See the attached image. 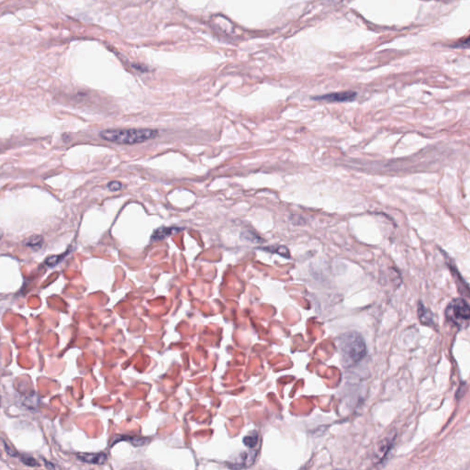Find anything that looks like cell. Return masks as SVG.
I'll return each instance as SVG.
<instances>
[{"instance_id":"obj_1","label":"cell","mask_w":470,"mask_h":470,"mask_svg":"<svg viewBox=\"0 0 470 470\" xmlns=\"http://www.w3.org/2000/svg\"><path fill=\"white\" fill-rule=\"evenodd\" d=\"M337 348L343 366L348 367L356 365L366 355L365 341L356 332H348L337 339Z\"/></svg>"},{"instance_id":"obj_2","label":"cell","mask_w":470,"mask_h":470,"mask_svg":"<svg viewBox=\"0 0 470 470\" xmlns=\"http://www.w3.org/2000/svg\"><path fill=\"white\" fill-rule=\"evenodd\" d=\"M159 134L154 129H111L99 132L103 140L118 145H135L156 138Z\"/></svg>"},{"instance_id":"obj_3","label":"cell","mask_w":470,"mask_h":470,"mask_svg":"<svg viewBox=\"0 0 470 470\" xmlns=\"http://www.w3.org/2000/svg\"><path fill=\"white\" fill-rule=\"evenodd\" d=\"M445 316L455 325L459 328H466L469 322V305L461 298L453 299L445 310Z\"/></svg>"},{"instance_id":"obj_4","label":"cell","mask_w":470,"mask_h":470,"mask_svg":"<svg viewBox=\"0 0 470 470\" xmlns=\"http://www.w3.org/2000/svg\"><path fill=\"white\" fill-rule=\"evenodd\" d=\"M357 93L355 91H343V92L330 93L321 96L312 97L314 100H321L327 102H351L356 99Z\"/></svg>"},{"instance_id":"obj_5","label":"cell","mask_w":470,"mask_h":470,"mask_svg":"<svg viewBox=\"0 0 470 470\" xmlns=\"http://www.w3.org/2000/svg\"><path fill=\"white\" fill-rule=\"evenodd\" d=\"M77 458L85 463L93 465H103L107 461V455L104 453L97 454H79Z\"/></svg>"},{"instance_id":"obj_6","label":"cell","mask_w":470,"mask_h":470,"mask_svg":"<svg viewBox=\"0 0 470 470\" xmlns=\"http://www.w3.org/2000/svg\"><path fill=\"white\" fill-rule=\"evenodd\" d=\"M418 314H419L420 321H421L422 324L428 326L434 325V316H433L432 312L422 303H419Z\"/></svg>"},{"instance_id":"obj_7","label":"cell","mask_w":470,"mask_h":470,"mask_svg":"<svg viewBox=\"0 0 470 470\" xmlns=\"http://www.w3.org/2000/svg\"><path fill=\"white\" fill-rule=\"evenodd\" d=\"M181 229L179 228H168V227H162V228H159L154 232L153 236H152V239L153 240H163L165 238L168 237L170 236L172 234L174 233H178L180 231Z\"/></svg>"},{"instance_id":"obj_8","label":"cell","mask_w":470,"mask_h":470,"mask_svg":"<svg viewBox=\"0 0 470 470\" xmlns=\"http://www.w3.org/2000/svg\"><path fill=\"white\" fill-rule=\"evenodd\" d=\"M263 250L268 251V252H270L272 254H277V255H281L285 258H290V250L287 248L286 246H269L267 248H263Z\"/></svg>"},{"instance_id":"obj_9","label":"cell","mask_w":470,"mask_h":470,"mask_svg":"<svg viewBox=\"0 0 470 470\" xmlns=\"http://www.w3.org/2000/svg\"><path fill=\"white\" fill-rule=\"evenodd\" d=\"M258 442H259V436L256 432H254L251 435H246V437L243 438V444L251 449L255 448Z\"/></svg>"},{"instance_id":"obj_10","label":"cell","mask_w":470,"mask_h":470,"mask_svg":"<svg viewBox=\"0 0 470 470\" xmlns=\"http://www.w3.org/2000/svg\"><path fill=\"white\" fill-rule=\"evenodd\" d=\"M120 439H126L128 442H131L133 445H136V446H141L149 442L146 438H138V437H130V436H122L120 437Z\"/></svg>"},{"instance_id":"obj_11","label":"cell","mask_w":470,"mask_h":470,"mask_svg":"<svg viewBox=\"0 0 470 470\" xmlns=\"http://www.w3.org/2000/svg\"><path fill=\"white\" fill-rule=\"evenodd\" d=\"M390 441H391V440H390ZM390 441H389V440L383 441V442H381L380 444H379V446L378 447V454L380 455V456H378L379 458L385 457V455H386V454L389 452V450L391 449L390 448V447H391V445H390Z\"/></svg>"},{"instance_id":"obj_12","label":"cell","mask_w":470,"mask_h":470,"mask_svg":"<svg viewBox=\"0 0 470 470\" xmlns=\"http://www.w3.org/2000/svg\"><path fill=\"white\" fill-rule=\"evenodd\" d=\"M43 241H44V239L40 235H34V236L28 239V241L26 242V246H31V247L40 246Z\"/></svg>"},{"instance_id":"obj_13","label":"cell","mask_w":470,"mask_h":470,"mask_svg":"<svg viewBox=\"0 0 470 470\" xmlns=\"http://www.w3.org/2000/svg\"><path fill=\"white\" fill-rule=\"evenodd\" d=\"M19 459H21V461H22V463L24 464V465H26V466H39L38 461L36 460L35 458H33L32 457H28V456H21V457H19Z\"/></svg>"},{"instance_id":"obj_14","label":"cell","mask_w":470,"mask_h":470,"mask_svg":"<svg viewBox=\"0 0 470 470\" xmlns=\"http://www.w3.org/2000/svg\"><path fill=\"white\" fill-rule=\"evenodd\" d=\"M66 253H65L64 255H53V256H51V257H49V258L46 259L45 264L49 265V267H54V265H56V264L60 262V260L63 259V257L66 255Z\"/></svg>"},{"instance_id":"obj_15","label":"cell","mask_w":470,"mask_h":470,"mask_svg":"<svg viewBox=\"0 0 470 470\" xmlns=\"http://www.w3.org/2000/svg\"><path fill=\"white\" fill-rule=\"evenodd\" d=\"M108 189H110V191H119L122 189V184L119 181H111L108 184Z\"/></svg>"},{"instance_id":"obj_16","label":"cell","mask_w":470,"mask_h":470,"mask_svg":"<svg viewBox=\"0 0 470 470\" xmlns=\"http://www.w3.org/2000/svg\"><path fill=\"white\" fill-rule=\"evenodd\" d=\"M468 44H469V38H466L465 40H461L460 43L458 44H455V45H453V48H467L468 47Z\"/></svg>"},{"instance_id":"obj_17","label":"cell","mask_w":470,"mask_h":470,"mask_svg":"<svg viewBox=\"0 0 470 470\" xmlns=\"http://www.w3.org/2000/svg\"><path fill=\"white\" fill-rule=\"evenodd\" d=\"M2 236H3V232L0 230V239L2 238Z\"/></svg>"},{"instance_id":"obj_18","label":"cell","mask_w":470,"mask_h":470,"mask_svg":"<svg viewBox=\"0 0 470 470\" xmlns=\"http://www.w3.org/2000/svg\"><path fill=\"white\" fill-rule=\"evenodd\" d=\"M0 456H1V450H0Z\"/></svg>"}]
</instances>
